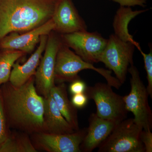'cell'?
<instances>
[{
	"instance_id": "1",
	"label": "cell",
	"mask_w": 152,
	"mask_h": 152,
	"mask_svg": "<svg viewBox=\"0 0 152 152\" xmlns=\"http://www.w3.org/2000/svg\"><path fill=\"white\" fill-rule=\"evenodd\" d=\"M2 85L0 96L9 128L30 135L42 132L44 99L37 92L34 76L20 86L10 82Z\"/></svg>"
},
{
	"instance_id": "2",
	"label": "cell",
	"mask_w": 152,
	"mask_h": 152,
	"mask_svg": "<svg viewBox=\"0 0 152 152\" xmlns=\"http://www.w3.org/2000/svg\"><path fill=\"white\" fill-rule=\"evenodd\" d=\"M60 0H0V41L12 32L28 31L52 19Z\"/></svg>"
},
{
	"instance_id": "3",
	"label": "cell",
	"mask_w": 152,
	"mask_h": 152,
	"mask_svg": "<svg viewBox=\"0 0 152 152\" xmlns=\"http://www.w3.org/2000/svg\"><path fill=\"white\" fill-rule=\"evenodd\" d=\"M96 71L103 77L107 83L112 87L118 86V79L112 76V71L97 68L93 64L87 62L70 50L65 45L61 44L56 57L55 69V81L60 84L74 81L80 79L78 73L84 70Z\"/></svg>"
},
{
	"instance_id": "4",
	"label": "cell",
	"mask_w": 152,
	"mask_h": 152,
	"mask_svg": "<svg viewBox=\"0 0 152 152\" xmlns=\"http://www.w3.org/2000/svg\"><path fill=\"white\" fill-rule=\"evenodd\" d=\"M112 87L107 83H98L87 86L85 93L88 99L94 101L98 116L118 124L127 118L129 112L124 96L115 93Z\"/></svg>"
},
{
	"instance_id": "5",
	"label": "cell",
	"mask_w": 152,
	"mask_h": 152,
	"mask_svg": "<svg viewBox=\"0 0 152 152\" xmlns=\"http://www.w3.org/2000/svg\"><path fill=\"white\" fill-rule=\"evenodd\" d=\"M131 75V91L124 96L125 105L134 115V121L144 130L152 128V112L148 103V93L140 76L137 68L134 64L128 69Z\"/></svg>"
},
{
	"instance_id": "6",
	"label": "cell",
	"mask_w": 152,
	"mask_h": 152,
	"mask_svg": "<svg viewBox=\"0 0 152 152\" xmlns=\"http://www.w3.org/2000/svg\"><path fill=\"white\" fill-rule=\"evenodd\" d=\"M140 46L137 42L122 40L115 34L111 35L105 48L100 57L99 62L113 71L115 77L122 85L126 79L128 69L134 64L133 56L135 48Z\"/></svg>"
},
{
	"instance_id": "7",
	"label": "cell",
	"mask_w": 152,
	"mask_h": 152,
	"mask_svg": "<svg viewBox=\"0 0 152 152\" xmlns=\"http://www.w3.org/2000/svg\"><path fill=\"white\" fill-rule=\"evenodd\" d=\"M142 130L134 119L123 120L99 145L98 152H145L140 138Z\"/></svg>"
},
{
	"instance_id": "8",
	"label": "cell",
	"mask_w": 152,
	"mask_h": 152,
	"mask_svg": "<svg viewBox=\"0 0 152 152\" xmlns=\"http://www.w3.org/2000/svg\"><path fill=\"white\" fill-rule=\"evenodd\" d=\"M62 38L66 46L73 49L82 59L92 64L99 62L100 57L107 42V39L99 33L87 31L64 34Z\"/></svg>"
},
{
	"instance_id": "9",
	"label": "cell",
	"mask_w": 152,
	"mask_h": 152,
	"mask_svg": "<svg viewBox=\"0 0 152 152\" xmlns=\"http://www.w3.org/2000/svg\"><path fill=\"white\" fill-rule=\"evenodd\" d=\"M87 133L86 128L69 134H51L39 132L30 135L37 151L47 152H81L80 145Z\"/></svg>"
},
{
	"instance_id": "10",
	"label": "cell",
	"mask_w": 152,
	"mask_h": 152,
	"mask_svg": "<svg viewBox=\"0 0 152 152\" xmlns=\"http://www.w3.org/2000/svg\"><path fill=\"white\" fill-rule=\"evenodd\" d=\"M62 43L55 36L47 40L45 53L42 57L34 75L35 86L39 95L46 97L56 84L55 69L56 57Z\"/></svg>"
},
{
	"instance_id": "11",
	"label": "cell",
	"mask_w": 152,
	"mask_h": 152,
	"mask_svg": "<svg viewBox=\"0 0 152 152\" xmlns=\"http://www.w3.org/2000/svg\"><path fill=\"white\" fill-rule=\"evenodd\" d=\"M55 27L53 21L51 19L43 24L23 34L19 35L17 32L10 33L0 41V46L5 50L30 53L39 42L41 37L48 34L52 30H55Z\"/></svg>"
},
{
	"instance_id": "12",
	"label": "cell",
	"mask_w": 152,
	"mask_h": 152,
	"mask_svg": "<svg viewBox=\"0 0 152 152\" xmlns=\"http://www.w3.org/2000/svg\"><path fill=\"white\" fill-rule=\"evenodd\" d=\"M52 19L55 30L64 34L87 31L86 24L71 0H60Z\"/></svg>"
},
{
	"instance_id": "13",
	"label": "cell",
	"mask_w": 152,
	"mask_h": 152,
	"mask_svg": "<svg viewBox=\"0 0 152 152\" xmlns=\"http://www.w3.org/2000/svg\"><path fill=\"white\" fill-rule=\"evenodd\" d=\"M88 127L82 141L80 149L81 152H91L110 134L117 123L104 119L93 113L88 119Z\"/></svg>"
},
{
	"instance_id": "14",
	"label": "cell",
	"mask_w": 152,
	"mask_h": 152,
	"mask_svg": "<svg viewBox=\"0 0 152 152\" xmlns=\"http://www.w3.org/2000/svg\"><path fill=\"white\" fill-rule=\"evenodd\" d=\"M43 132L51 134H71L75 132L64 118L51 95L44 97Z\"/></svg>"
},
{
	"instance_id": "15",
	"label": "cell",
	"mask_w": 152,
	"mask_h": 152,
	"mask_svg": "<svg viewBox=\"0 0 152 152\" xmlns=\"http://www.w3.org/2000/svg\"><path fill=\"white\" fill-rule=\"evenodd\" d=\"M47 40V35L42 36L39 47L27 61L22 65L18 62L14 64L9 79V82L12 85L20 86L34 76L43 53L45 49Z\"/></svg>"
},
{
	"instance_id": "16",
	"label": "cell",
	"mask_w": 152,
	"mask_h": 152,
	"mask_svg": "<svg viewBox=\"0 0 152 152\" xmlns=\"http://www.w3.org/2000/svg\"><path fill=\"white\" fill-rule=\"evenodd\" d=\"M50 94L53 99L58 108L64 118L75 131L80 129L77 110L68 96L67 87L64 83H61L53 87Z\"/></svg>"
},
{
	"instance_id": "17",
	"label": "cell",
	"mask_w": 152,
	"mask_h": 152,
	"mask_svg": "<svg viewBox=\"0 0 152 152\" xmlns=\"http://www.w3.org/2000/svg\"><path fill=\"white\" fill-rule=\"evenodd\" d=\"M145 10L133 11L129 7L121 6L114 18L113 26L115 34L122 40L135 42L132 36L129 33L128 25L132 19Z\"/></svg>"
},
{
	"instance_id": "18",
	"label": "cell",
	"mask_w": 152,
	"mask_h": 152,
	"mask_svg": "<svg viewBox=\"0 0 152 152\" xmlns=\"http://www.w3.org/2000/svg\"><path fill=\"white\" fill-rule=\"evenodd\" d=\"M30 135L14 130L0 147V152H37Z\"/></svg>"
},
{
	"instance_id": "19",
	"label": "cell",
	"mask_w": 152,
	"mask_h": 152,
	"mask_svg": "<svg viewBox=\"0 0 152 152\" xmlns=\"http://www.w3.org/2000/svg\"><path fill=\"white\" fill-rule=\"evenodd\" d=\"M24 53L13 50H6L0 53V86L9 81L13 66Z\"/></svg>"
},
{
	"instance_id": "20",
	"label": "cell",
	"mask_w": 152,
	"mask_h": 152,
	"mask_svg": "<svg viewBox=\"0 0 152 152\" xmlns=\"http://www.w3.org/2000/svg\"><path fill=\"white\" fill-rule=\"evenodd\" d=\"M143 58L145 68L147 74V79L148 84L146 87L149 95L152 98V50L150 48L148 54H146L142 50L141 48L138 49Z\"/></svg>"
},
{
	"instance_id": "21",
	"label": "cell",
	"mask_w": 152,
	"mask_h": 152,
	"mask_svg": "<svg viewBox=\"0 0 152 152\" xmlns=\"http://www.w3.org/2000/svg\"><path fill=\"white\" fill-rule=\"evenodd\" d=\"M7 122L1 99L0 96V147L8 138L11 131Z\"/></svg>"
},
{
	"instance_id": "22",
	"label": "cell",
	"mask_w": 152,
	"mask_h": 152,
	"mask_svg": "<svg viewBox=\"0 0 152 152\" xmlns=\"http://www.w3.org/2000/svg\"><path fill=\"white\" fill-rule=\"evenodd\" d=\"M140 138L145 147V152H152V133L151 130L142 131Z\"/></svg>"
},
{
	"instance_id": "23",
	"label": "cell",
	"mask_w": 152,
	"mask_h": 152,
	"mask_svg": "<svg viewBox=\"0 0 152 152\" xmlns=\"http://www.w3.org/2000/svg\"><path fill=\"white\" fill-rule=\"evenodd\" d=\"M86 88V83L80 79H79L72 82L69 90L71 94L74 95L85 93Z\"/></svg>"
},
{
	"instance_id": "24",
	"label": "cell",
	"mask_w": 152,
	"mask_h": 152,
	"mask_svg": "<svg viewBox=\"0 0 152 152\" xmlns=\"http://www.w3.org/2000/svg\"><path fill=\"white\" fill-rule=\"evenodd\" d=\"M88 97L85 93L73 95L72 97V103L77 108H83L88 103Z\"/></svg>"
},
{
	"instance_id": "25",
	"label": "cell",
	"mask_w": 152,
	"mask_h": 152,
	"mask_svg": "<svg viewBox=\"0 0 152 152\" xmlns=\"http://www.w3.org/2000/svg\"><path fill=\"white\" fill-rule=\"evenodd\" d=\"M114 1L119 3L121 6H130L140 5L144 6L145 1V0H113Z\"/></svg>"
}]
</instances>
